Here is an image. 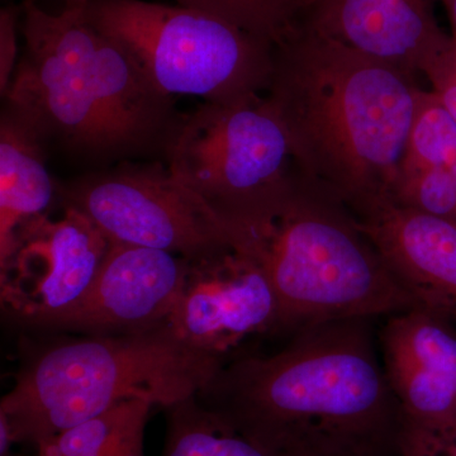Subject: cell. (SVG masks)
Listing matches in <instances>:
<instances>
[{"mask_svg": "<svg viewBox=\"0 0 456 456\" xmlns=\"http://www.w3.org/2000/svg\"><path fill=\"white\" fill-rule=\"evenodd\" d=\"M371 318L329 321L294 332L272 356L227 362L204 406L289 456H384L403 426L379 358Z\"/></svg>", "mask_w": 456, "mask_h": 456, "instance_id": "1", "label": "cell"}, {"mask_svg": "<svg viewBox=\"0 0 456 456\" xmlns=\"http://www.w3.org/2000/svg\"><path fill=\"white\" fill-rule=\"evenodd\" d=\"M419 92L416 75L301 25L275 47L265 98L294 167L356 216L391 200Z\"/></svg>", "mask_w": 456, "mask_h": 456, "instance_id": "2", "label": "cell"}, {"mask_svg": "<svg viewBox=\"0 0 456 456\" xmlns=\"http://www.w3.org/2000/svg\"><path fill=\"white\" fill-rule=\"evenodd\" d=\"M25 50L7 106L44 139L97 159L165 152L184 114L82 8L22 7Z\"/></svg>", "mask_w": 456, "mask_h": 456, "instance_id": "3", "label": "cell"}, {"mask_svg": "<svg viewBox=\"0 0 456 456\" xmlns=\"http://www.w3.org/2000/svg\"><path fill=\"white\" fill-rule=\"evenodd\" d=\"M233 246L259 261L281 327L392 316L417 303L397 283L349 207L293 164L287 187L263 211L228 227Z\"/></svg>", "mask_w": 456, "mask_h": 456, "instance_id": "4", "label": "cell"}, {"mask_svg": "<svg viewBox=\"0 0 456 456\" xmlns=\"http://www.w3.org/2000/svg\"><path fill=\"white\" fill-rule=\"evenodd\" d=\"M227 362L183 341L167 323L68 341L23 365L0 417L13 443L37 446L130 399L169 408L197 397Z\"/></svg>", "mask_w": 456, "mask_h": 456, "instance_id": "5", "label": "cell"}, {"mask_svg": "<svg viewBox=\"0 0 456 456\" xmlns=\"http://www.w3.org/2000/svg\"><path fill=\"white\" fill-rule=\"evenodd\" d=\"M84 13L167 97L236 104L269 88L274 45L222 18L143 0H89Z\"/></svg>", "mask_w": 456, "mask_h": 456, "instance_id": "6", "label": "cell"}, {"mask_svg": "<svg viewBox=\"0 0 456 456\" xmlns=\"http://www.w3.org/2000/svg\"><path fill=\"white\" fill-rule=\"evenodd\" d=\"M164 155L171 174L227 230L269 206L293 171L289 140L265 95L236 104L206 102L184 114Z\"/></svg>", "mask_w": 456, "mask_h": 456, "instance_id": "7", "label": "cell"}, {"mask_svg": "<svg viewBox=\"0 0 456 456\" xmlns=\"http://www.w3.org/2000/svg\"><path fill=\"white\" fill-rule=\"evenodd\" d=\"M59 198L112 245L154 248L188 261L233 248L224 221L161 164H122L88 174L59 184Z\"/></svg>", "mask_w": 456, "mask_h": 456, "instance_id": "8", "label": "cell"}, {"mask_svg": "<svg viewBox=\"0 0 456 456\" xmlns=\"http://www.w3.org/2000/svg\"><path fill=\"white\" fill-rule=\"evenodd\" d=\"M108 248L103 233L71 207L59 220L33 218L0 261L3 305L26 325L49 326L88 290Z\"/></svg>", "mask_w": 456, "mask_h": 456, "instance_id": "9", "label": "cell"}, {"mask_svg": "<svg viewBox=\"0 0 456 456\" xmlns=\"http://www.w3.org/2000/svg\"><path fill=\"white\" fill-rule=\"evenodd\" d=\"M165 323L183 341L226 362L246 338L281 330L277 296L265 270L235 246L189 261Z\"/></svg>", "mask_w": 456, "mask_h": 456, "instance_id": "10", "label": "cell"}, {"mask_svg": "<svg viewBox=\"0 0 456 456\" xmlns=\"http://www.w3.org/2000/svg\"><path fill=\"white\" fill-rule=\"evenodd\" d=\"M188 265L187 259L167 251L110 244L88 290L47 327L134 332L164 325Z\"/></svg>", "mask_w": 456, "mask_h": 456, "instance_id": "11", "label": "cell"}, {"mask_svg": "<svg viewBox=\"0 0 456 456\" xmlns=\"http://www.w3.org/2000/svg\"><path fill=\"white\" fill-rule=\"evenodd\" d=\"M379 345L403 424H456V326L416 305L388 316Z\"/></svg>", "mask_w": 456, "mask_h": 456, "instance_id": "12", "label": "cell"}, {"mask_svg": "<svg viewBox=\"0 0 456 456\" xmlns=\"http://www.w3.org/2000/svg\"><path fill=\"white\" fill-rule=\"evenodd\" d=\"M355 217L362 232L417 305L456 326V220L391 200Z\"/></svg>", "mask_w": 456, "mask_h": 456, "instance_id": "13", "label": "cell"}, {"mask_svg": "<svg viewBox=\"0 0 456 456\" xmlns=\"http://www.w3.org/2000/svg\"><path fill=\"white\" fill-rule=\"evenodd\" d=\"M435 0H314L302 25L351 50L417 75L450 36Z\"/></svg>", "mask_w": 456, "mask_h": 456, "instance_id": "14", "label": "cell"}, {"mask_svg": "<svg viewBox=\"0 0 456 456\" xmlns=\"http://www.w3.org/2000/svg\"><path fill=\"white\" fill-rule=\"evenodd\" d=\"M391 200L456 220V122L432 90L417 98L403 161Z\"/></svg>", "mask_w": 456, "mask_h": 456, "instance_id": "15", "label": "cell"}, {"mask_svg": "<svg viewBox=\"0 0 456 456\" xmlns=\"http://www.w3.org/2000/svg\"><path fill=\"white\" fill-rule=\"evenodd\" d=\"M44 139L5 106L0 117V261L7 259L20 228L49 209L59 184L46 165Z\"/></svg>", "mask_w": 456, "mask_h": 456, "instance_id": "16", "label": "cell"}, {"mask_svg": "<svg viewBox=\"0 0 456 456\" xmlns=\"http://www.w3.org/2000/svg\"><path fill=\"white\" fill-rule=\"evenodd\" d=\"M167 410L163 456H289L248 436L198 397Z\"/></svg>", "mask_w": 456, "mask_h": 456, "instance_id": "17", "label": "cell"}, {"mask_svg": "<svg viewBox=\"0 0 456 456\" xmlns=\"http://www.w3.org/2000/svg\"><path fill=\"white\" fill-rule=\"evenodd\" d=\"M152 406L143 399H130L101 415L42 441L38 456H97L125 445L143 434Z\"/></svg>", "mask_w": 456, "mask_h": 456, "instance_id": "18", "label": "cell"}, {"mask_svg": "<svg viewBox=\"0 0 456 456\" xmlns=\"http://www.w3.org/2000/svg\"><path fill=\"white\" fill-rule=\"evenodd\" d=\"M182 7L222 18L275 47L301 27L314 0H174Z\"/></svg>", "mask_w": 456, "mask_h": 456, "instance_id": "19", "label": "cell"}, {"mask_svg": "<svg viewBox=\"0 0 456 456\" xmlns=\"http://www.w3.org/2000/svg\"><path fill=\"white\" fill-rule=\"evenodd\" d=\"M398 456H456V424L443 428L402 426Z\"/></svg>", "mask_w": 456, "mask_h": 456, "instance_id": "20", "label": "cell"}, {"mask_svg": "<svg viewBox=\"0 0 456 456\" xmlns=\"http://www.w3.org/2000/svg\"><path fill=\"white\" fill-rule=\"evenodd\" d=\"M421 73L428 77L432 92L456 122V38L450 36Z\"/></svg>", "mask_w": 456, "mask_h": 456, "instance_id": "21", "label": "cell"}, {"mask_svg": "<svg viewBox=\"0 0 456 456\" xmlns=\"http://www.w3.org/2000/svg\"><path fill=\"white\" fill-rule=\"evenodd\" d=\"M22 9L4 7L0 11V93L5 98L18 66L17 22Z\"/></svg>", "mask_w": 456, "mask_h": 456, "instance_id": "22", "label": "cell"}, {"mask_svg": "<svg viewBox=\"0 0 456 456\" xmlns=\"http://www.w3.org/2000/svg\"><path fill=\"white\" fill-rule=\"evenodd\" d=\"M97 456H145L143 455V435L134 437L119 448Z\"/></svg>", "mask_w": 456, "mask_h": 456, "instance_id": "23", "label": "cell"}, {"mask_svg": "<svg viewBox=\"0 0 456 456\" xmlns=\"http://www.w3.org/2000/svg\"><path fill=\"white\" fill-rule=\"evenodd\" d=\"M437 2H440L444 8H445L450 23H452V36L456 38V0H437Z\"/></svg>", "mask_w": 456, "mask_h": 456, "instance_id": "24", "label": "cell"}, {"mask_svg": "<svg viewBox=\"0 0 456 456\" xmlns=\"http://www.w3.org/2000/svg\"><path fill=\"white\" fill-rule=\"evenodd\" d=\"M89 0H65V8H82Z\"/></svg>", "mask_w": 456, "mask_h": 456, "instance_id": "25", "label": "cell"}, {"mask_svg": "<svg viewBox=\"0 0 456 456\" xmlns=\"http://www.w3.org/2000/svg\"><path fill=\"white\" fill-rule=\"evenodd\" d=\"M294 456H340V455H294Z\"/></svg>", "mask_w": 456, "mask_h": 456, "instance_id": "26", "label": "cell"}]
</instances>
